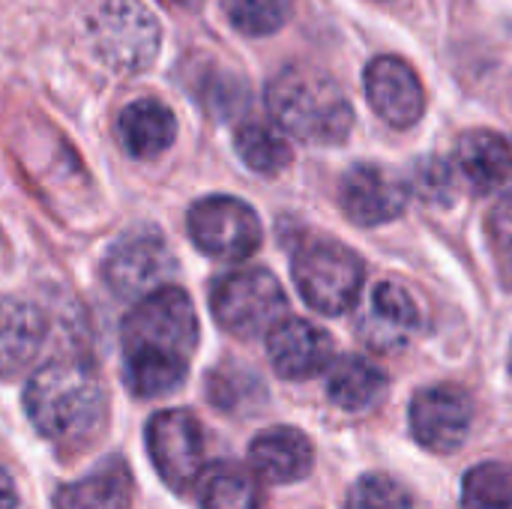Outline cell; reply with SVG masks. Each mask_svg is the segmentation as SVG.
<instances>
[{
    "label": "cell",
    "mask_w": 512,
    "mask_h": 509,
    "mask_svg": "<svg viewBox=\"0 0 512 509\" xmlns=\"http://www.w3.org/2000/svg\"><path fill=\"white\" fill-rule=\"evenodd\" d=\"M210 402L222 411H252L264 402V384L255 372L225 366L210 375Z\"/></svg>",
    "instance_id": "cb8c5ba5"
},
{
    "label": "cell",
    "mask_w": 512,
    "mask_h": 509,
    "mask_svg": "<svg viewBox=\"0 0 512 509\" xmlns=\"http://www.w3.org/2000/svg\"><path fill=\"white\" fill-rule=\"evenodd\" d=\"M387 372L369 363L366 357H342L330 366L327 375V396L333 399L336 408L360 414L375 408L387 396Z\"/></svg>",
    "instance_id": "d6986e66"
},
{
    "label": "cell",
    "mask_w": 512,
    "mask_h": 509,
    "mask_svg": "<svg viewBox=\"0 0 512 509\" xmlns=\"http://www.w3.org/2000/svg\"><path fill=\"white\" fill-rule=\"evenodd\" d=\"M159 3H165V6H171V9H198L204 0H159Z\"/></svg>",
    "instance_id": "f546056e"
},
{
    "label": "cell",
    "mask_w": 512,
    "mask_h": 509,
    "mask_svg": "<svg viewBox=\"0 0 512 509\" xmlns=\"http://www.w3.org/2000/svg\"><path fill=\"white\" fill-rule=\"evenodd\" d=\"M510 375H512V348H510Z\"/></svg>",
    "instance_id": "4dcf8cb0"
},
{
    "label": "cell",
    "mask_w": 512,
    "mask_h": 509,
    "mask_svg": "<svg viewBox=\"0 0 512 509\" xmlns=\"http://www.w3.org/2000/svg\"><path fill=\"white\" fill-rule=\"evenodd\" d=\"M210 309L216 324L237 339L267 336L288 312V297L270 270L246 267L213 285Z\"/></svg>",
    "instance_id": "277c9868"
},
{
    "label": "cell",
    "mask_w": 512,
    "mask_h": 509,
    "mask_svg": "<svg viewBox=\"0 0 512 509\" xmlns=\"http://www.w3.org/2000/svg\"><path fill=\"white\" fill-rule=\"evenodd\" d=\"M366 96L381 120L396 129L414 126L426 111V93L420 75L402 57L381 54L366 69Z\"/></svg>",
    "instance_id": "4fadbf2b"
},
{
    "label": "cell",
    "mask_w": 512,
    "mask_h": 509,
    "mask_svg": "<svg viewBox=\"0 0 512 509\" xmlns=\"http://www.w3.org/2000/svg\"><path fill=\"white\" fill-rule=\"evenodd\" d=\"M249 462L264 480H270L276 486H288V483L309 477V471L315 465V450L303 432L276 426V429L261 432L252 441Z\"/></svg>",
    "instance_id": "2e32d148"
},
{
    "label": "cell",
    "mask_w": 512,
    "mask_h": 509,
    "mask_svg": "<svg viewBox=\"0 0 512 509\" xmlns=\"http://www.w3.org/2000/svg\"><path fill=\"white\" fill-rule=\"evenodd\" d=\"M420 330V309L414 297L396 285V282H381L369 294L366 309L357 318V339L378 351V354H396Z\"/></svg>",
    "instance_id": "7c38bea8"
},
{
    "label": "cell",
    "mask_w": 512,
    "mask_h": 509,
    "mask_svg": "<svg viewBox=\"0 0 512 509\" xmlns=\"http://www.w3.org/2000/svg\"><path fill=\"white\" fill-rule=\"evenodd\" d=\"M462 509H512V468L501 462L477 465L462 480Z\"/></svg>",
    "instance_id": "603a6c76"
},
{
    "label": "cell",
    "mask_w": 512,
    "mask_h": 509,
    "mask_svg": "<svg viewBox=\"0 0 512 509\" xmlns=\"http://www.w3.org/2000/svg\"><path fill=\"white\" fill-rule=\"evenodd\" d=\"M345 509H414V498L399 480L387 474H366L351 486Z\"/></svg>",
    "instance_id": "4316f807"
},
{
    "label": "cell",
    "mask_w": 512,
    "mask_h": 509,
    "mask_svg": "<svg viewBox=\"0 0 512 509\" xmlns=\"http://www.w3.org/2000/svg\"><path fill=\"white\" fill-rule=\"evenodd\" d=\"M228 21L246 36H267L285 27L294 12V0H222Z\"/></svg>",
    "instance_id": "d4e9b609"
},
{
    "label": "cell",
    "mask_w": 512,
    "mask_h": 509,
    "mask_svg": "<svg viewBox=\"0 0 512 509\" xmlns=\"http://www.w3.org/2000/svg\"><path fill=\"white\" fill-rule=\"evenodd\" d=\"M45 315L27 300H0V378L21 375L45 342Z\"/></svg>",
    "instance_id": "e0dca14e"
},
{
    "label": "cell",
    "mask_w": 512,
    "mask_h": 509,
    "mask_svg": "<svg viewBox=\"0 0 512 509\" xmlns=\"http://www.w3.org/2000/svg\"><path fill=\"white\" fill-rule=\"evenodd\" d=\"M117 138L123 150L135 159L162 156L177 138V117L159 99H138L126 105L117 117Z\"/></svg>",
    "instance_id": "ac0fdd59"
},
{
    "label": "cell",
    "mask_w": 512,
    "mask_h": 509,
    "mask_svg": "<svg viewBox=\"0 0 512 509\" xmlns=\"http://www.w3.org/2000/svg\"><path fill=\"white\" fill-rule=\"evenodd\" d=\"M15 507H18L15 483H12V477L0 468V509H15Z\"/></svg>",
    "instance_id": "f1b7e54d"
},
{
    "label": "cell",
    "mask_w": 512,
    "mask_h": 509,
    "mask_svg": "<svg viewBox=\"0 0 512 509\" xmlns=\"http://www.w3.org/2000/svg\"><path fill=\"white\" fill-rule=\"evenodd\" d=\"M123 378L141 399L174 393L198 345V315L186 291L162 285L141 297L123 321Z\"/></svg>",
    "instance_id": "6da1fadb"
},
{
    "label": "cell",
    "mask_w": 512,
    "mask_h": 509,
    "mask_svg": "<svg viewBox=\"0 0 512 509\" xmlns=\"http://www.w3.org/2000/svg\"><path fill=\"white\" fill-rule=\"evenodd\" d=\"M234 147H237V156L255 174H264V177L282 174L294 159L288 138L270 123H243L234 135Z\"/></svg>",
    "instance_id": "7402d4cb"
},
{
    "label": "cell",
    "mask_w": 512,
    "mask_h": 509,
    "mask_svg": "<svg viewBox=\"0 0 512 509\" xmlns=\"http://www.w3.org/2000/svg\"><path fill=\"white\" fill-rule=\"evenodd\" d=\"M267 108L297 141L333 147L351 135L354 108L345 90L318 69L288 66L267 87Z\"/></svg>",
    "instance_id": "3957f363"
},
{
    "label": "cell",
    "mask_w": 512,
    "mask_h": 509,
    "mask_svg": "<svg viewBox=\"0 0 512 509\" xmlns=\"http://www.w3.org/2000/svg\"><path fill=\"white\" fill-rule=\"evenodd\" d=\"M57 509H129L132 477L123 462L111 459L78 483H69L54 498Z\"/></svg>",
    "instance_id": "ffe728a7"
},
{
    "label": "cell",
    "mask_w": 512,
    "mask_h": 509,
    "mask_svg": "<svg viewBox=\"0 0 512 509\" xmlns=\"http://www.w3.org/2000/svg\"><path fill=\"white\" fill-rule=\"evenodd\" d=\"M24 408L42 438L63 450H84L105 432L108 396L99 375L78 360H54L33 372Z\"/></svg>",
    "instance_id": "7a4b0ae2"
},
{
    "label": "cell",
    "mask_w": 512,
    "mask_h": 509,
    "mask_svg": "<svg viewBox=\"0 0 512 509\" xmlns=\"http://www.w3.org/2000/svg\"><path fill=\"white\" fill-rule=\"evenodd\" d=\"M456 168L477 195L512 198V141L492 129H471L456 144Z\"/></svg>",
    "instance_id": "9a60e30c"
},
{
    "label": "cell",
    "mask_w": 512,
    "mask_h": 509,
    "mask_svg": "<svg viewBox=\"0 0 512 509\" xmlns=\"http://www.w3.org/2000/svg\"><path fill=\"white\" fill-rule=\"evenodd\" d=\"M147 453L162 483L183 495L204 474V429L189 411H159L147 423Z\"/></svg>",
    "instance_id": "ba28073f"
},
{
    "label": "cell",
    "mask_w": 512,
    "mask_h": 509,
    "mask_svg": "<svg viewBox=\"0 0 512 509\" xmlns=\"http://www.w3.org/2000/svg\"><path fill=\"white\" fill-rule=\"evenodd\" d=\"M411 186L384 165H354L339 183V204L357 225H384L405 213Z\"/></svg>",
    "instance_id": "8fae6325"
},
{
    "label": "cell",
    "mask_w": 512,
    "mask_h": 509,
    "mask_svg": "<svg viewBox=\"0 0 512 509\" xmlns=\"http://www.w3.org/2000/svg\"><path fill=\"white\" fill-rule=\"evenodd\" d=\"M171 273L174 255L156 231H138L120 240L102 264V279L108 288L129 300H141L162 288Z\"/></svg>",
    "instance_id": "9c48e42d"
},
{
    "label": "cell",
    "mask_w": 512,
    "mask_h": 509,
    "mask_svg": "<svg viewBox=\"0 0 512 509\" xmlns=\"http://www.w3.org/2000/svg\"><path fill=\"white\" fill-rule=\"evenodd\" d=\"M267 354L279 378L285 381H309L330 369L333 363V339L321 327L303 318H282L267 333Z\"/></svg>",
    "instance_id": "5bb4252c"
},
{
    "label": "cell",
    "mask_w": 512,
    "mask_h": 509,
    "mask_svg": "<svg viewBox=\"0 0 512 509\" xmlns=\"http://www.w3.org/2000/svg\"><path fill=\"white\" fill-rule=\"evenodd\" d=\"M474 402L462 387L438 384L411 402V432L432 453H456L471 435Z\"/></svg>",
    "instance_id": "30bf717a"
},
{
    "label": "cell",
    "mask_w": 512,
    "mask_h": 509,
    "mask_svg": "<svg viewBox=\"0 0 512 509\" xmlns=\"http://www.w3.org/2000/svg\"><path fill=\"white\" fill-rule=\"evenodd\" d=\"M462 174L453 162L441 156H429L414 168V192L435 207H450L459 198Z\"/></svg>",
    "instance_id": "484cf974"
},
{
    "label": "cell",
    "mask_w": 512,
    "mask_h": 509,
    "mask_svg": "<svg viewBox=\"0 0 512 509\" xmlns=\"http://www.w3.org/2000/svg\"><path fill=\"white\" fill-rule=\"evenodd\" d=\"M186 231L204 255L228 264L255 255L264 237L258 213L246 201L231 195H210L192 204L186 216Z\"/></svg>",
    "instance_id": "52a82bcc"
},
{
    "label": "cell",
    "mask_w": 512,
    "mask_h": 509,
    "mask_svg": "<svg viewBox=\"0 0 512 509\" xmlns=\"http://www.w3.org/2000/svg\"><path fill=\"white\" fill-rule=\"evenodd\" d=\"M201 509H264V492L255 474L240 465H213L198 480Z\"/></svg>",
    "instance_id": "44dd1931"
},
{
    "label": "cell",
    "mask_w": 512,
    "mask_h": 509,
    "mask_svg": "<svg viewBox=\"0 0 512 509\" xmlns=\"http://www.w3.org/2000/svg\"><path fill=\"white\" fill-rule=\"evenodd\" d=\"M363 261L336 240H312L294 255L300 297L321 315H345L363 291Z\"/></svg>",
    "instance_id": "8992f818"
},
{
    "label": "cell",
    "mask_w": 512,
    "mask_h": 509,
    "mask_svg": "<svg viewBox=\"0 0 512 509\" xmlns=\"http://www.w3.org/2000/svg\"><path fill=\"white\" fill-rule=\"evenodd\" d=\"M90 42L108 69L135 75L156 60L162 30L144 3L105 0L90 18Z\"/></svg>",
    "instance_id": "5b68a950"
},
{
    "label": "cell",
    "mask_w": 512,
    "mask_h": 509,
    "mask_svg": "<svg viewBox=\"0 0 512 509\" xmlns=\"http://www.w3.org/2000/svg\"><path fill=\"white\" fill-rule=\"evenodd\" d=\"M489 237H492V249H495L501 276L507 285H512V198L492 213Z\"/></svg>",
    "instance_id": "83f0119b"
}]
</instances>
